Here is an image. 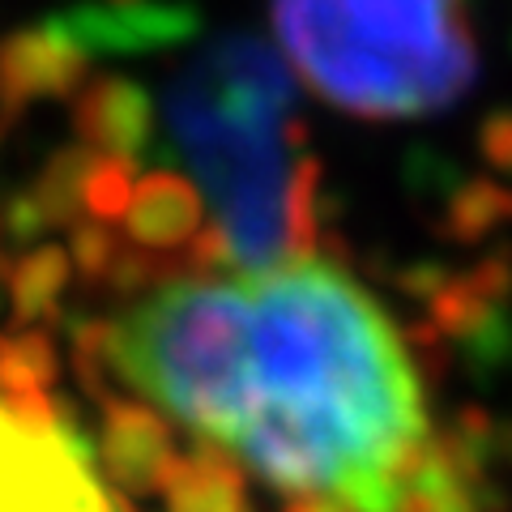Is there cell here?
<instances>
[{"label": "cell", "instance_id": "6da1fadb", "mask_svg": "<svg viewBox=\"0 0 512 512\" xmlns=\"http://www.w3.org/2000/svg\"><path fill=\"white\" fill-rule=\"evenodd\" d=\"M99 359L137 410L299 504L402 512L431 453L402 333L316 256L180 269L107 320Z\"/></svg>", "mask_w": 512, "mask_h": 512}, {"label": "cell", "instance_id": "7a4b0ae2", "mask_svg": "<svg viewBox=\"0 0 512 512\" xmlns=\"http://www.w3.org/2000/svg\"><path fill=\"white\" fill-rule=\"evenodd\" d=\"M291 69L278 47L218 35L167 73L154 103L137 90L128 150H154L197 192L218 256L265 269L308 256L312 163L299 141Z\"/></svg>", "mask_w": 512, "mask_h": 512}, {"label": "cell", "instance_id": "3957f363", "mask_svg": "<svg viewBox=\"0 0 512 512\" xmlns=\"http://www.w3.org/2000/svg\"><path fill=\"white\" fill-rule=\"evenodd\" d=\"M286 69L363 120H419L474 86L470 0H274Z\"/></svg>", "mask_w": 512, "mask_h": 512}, {"label": "cell", "instance_id": "277c9868", "mask_svg": "<svg viewBox=\"0 0 512 512\" xmlns=\"http://www.w3.org/2000/svg\"><path fill=\"white\" fill-rule=\"evenodd\" d=\"M0 512H116L99 461L52 410L35 350H0Z\"/></svg>", "mask_w": 512, "mask_h": 512}]
</instances>
